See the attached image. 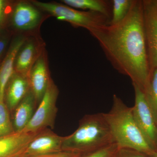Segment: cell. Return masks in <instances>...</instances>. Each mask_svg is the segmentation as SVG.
Returning a JSON list of instances; mask_svg holds the SVG:
<instances>
[{"instance_id": "1", "label": "cell", "mask_w": 157, "mask_h": 157, "mask_svg": "<svg viewBox=\"0 0 157 157\" xmlns=\"http://www.w3.org/2000/svg\"><path fill=\"white\" fill-rule=\"evenodd\" d=\"M108 60L119 73L131 78L144 94L149 86L151 72L144 23L143 2L133 0L121 21L101 25L90 31Z\"/></svg>"}, {"instance_id": "2", "label": "cell", "mask_w": 157, "mask_h": 157, "mask_svg": "<svg viewBox=\"0 0 157 157\" xmlns=\"http://www.w3.org/2000/svg\"><path fill=\"white\" fill-rule=\"evenodd\" d=\"M104 117L109 124L116 143L121 148L135 150L147 156L157 153L141 131L129 107L117 95L113 98L111 109Z\"/></svg>"}, {"instance_id": "3", "label": "cell", "mask_w": 157, "mask_h": 157, "mask_svg": "<svg viewBox=\"0 0 157 157\" xmlns=\"http://www.w3.org/2000/svg\"><path fill=\"white\" fill-rule=\"evenodd\" d=\"M115 142L104 113L88 114L73 134L63 137L62 150L84 156Z\"/></svg>"}, {"instance_id": "4", "label": "cell", "mask_w": 157, "mask_h": 157, "mask_svg": "<svg viewBox=\"0 0 157 157\" xmlns=\"http://www.w3.org/2000/svg\"><path fill=\"white\" fill-rule=\"evenodd\" d=\"M34 6L48 12L57 19L67 21L74 26L89 31L101 25L110 23L109 17L98 12L78 11L67 5L33 1Z\"/></svg>"}, {"instance_id": "5", "label": "cell", "mask_w": 157, "mask_h": 157, "mask_svg": "<svg viewBox=\"0 0 157 157\" xmlns=\"http://www.w3.org/2000/svg\"><path fill=\"white\" fill-rule=\"evenodd\" d=\"M59 91L51 79L48 88L33 117L22 132L37 133L50 128H54L57 112L56 106Z\"/></svg>"}, {"instance_id": "6", "label": "cell", "mask_w": 157, "mask_h": 157, "mask_svg": "<svg viewBox=\"0 0 157 157\" xmlns=\"http://www.w3.org/2000/svg\"><path fill=\"white\" fill-rule=\"evenodd\" d=\"M135 93V105L132 107L136 123L150 143L157 150V125L144 93L133 85Z\"/></svg>"}, {"instance_id": "7", "label": "cell", "mask_w": 157, "mask_h": 157, "mask_svg": "<svg viewBox=\"0 0 157 157\" xmlns=\"http://www.w3.org/2000/svg\"><path fill=\"white\" fill-rule=\"evenodd\" d=\"M144 23L151 73L157 69V3L156 0H144Z\"/></svg>"}, {"instance_id": "8", "label": "cell", "mask_w": 157, "mask_h": 157, "mask_svg": "<svg viewBox=\"0 0 157 157\" xmlns=\"http://www.w3.org/2000/svg\"><path fill=\"white\" fill-rule=\"evenodd\" d=\"M63 137L59 136L50 129L42 130L29 144L23 155H41L63 151Z\"/></svg>"}, {"instance_id": "9", "label": "cell", "mask_w": 157, "mask_h": 157, "mask_svg": "<svg viewBox=\"0 0 157 157\" xmlns=\"http://www.w3.org/2000/svg\"><path fill=\"white\" fill-rule=\"evenodd\" d=\"M39 132H14L0 137V157L23 156L29 144Z\"/></svg>"}, {"instance_id": "10", "label": "cell", "mask_w": 157, "mask_h": 157, "mask_svg": "<svg viewBox=\"0 0 157 157\" xmlns=\"http://www.w3.org/2000/svg\"><path fill=\"white\" fill-rule=\"evenodd\" d=\"M30 90L28 77L14 72L5 90V102L9 111H14Z\"/></svg>"}, {"instance_id": "11", "label": "cell", "mask_w": 157, "mask_h": 157, "mask_svg": "<svg viewBox=\"0 0 157 157\" xmlns=\"http://www.w3.org/2000/svg\"><path fill=\"white\" fill-rule=\"evenodd\" d=\"M47 68L45 59L40 57L34 63L29 73L30 86L37 104L42 100L50 81Z\"/></svg>"}, {"instance_id": "12", "label": "cell", "mask_w": 157, "mask_h": 157, "mask_svg": "<svg viewBox=\"0 0 157 157\" xmlns=\"http://www.w3.org/2000/svg\"><path fill=\"white\" fill-rule=\"evenodd\" d=\"M25 42L24 38H16L10 45L7 54L0 65V101H5L7 85L14 72V64L18 52Z\"/></svg>"}, {"instance_id": "13", "label": "cell", "mask_w": 157, "mask_h": 157, "mask_svg": "<svg viewBox=\"0 0 157 157\" xmlns=\"http://www.w3.org/2000/svg\"><path fill=\"white\" fill-rule=\"evenodd\" d=\"M40 19L39 11L27 3H18L13 11L12 23L14 27L21 30H28L36 27Z\"/></svg>"}, {"instance_id": "14", "label": "cell", "mask_w": 157, "mask_h": 157, "mask_svg": "<svg viewBox=\"0 0 157 157\" xmlns=\"http://www.w3.org/2000/svg\"><path fill=\"white\" fill-rule=\"evenodd\" d=\"M33 94L30 90L14 109L13 124L14 132H22L34 115L36 104Z\"/></svg>"}, {"instance_id": "15", "label": "cell", "mask_w": 157, "mask_h": 157, "mask_svg": "<svg viewBox=\"0 0 157 157\" xmlns=\"http://www.w3.org/2000/svg\"><path fill=\"white\" fill-rule=\"evenodd\" d=\"M36 49L33 42H25L17 53L14 64V71L28 77L36 59Z\"/></svg>"}, {"instance_id": "16", "label": "cell", "mask_w": 157, "mask_h": 157, "mask_svg": "<svg viewBox=\"0 0 157 157\" xmlns=\"http://www.w3.org/2000/svg\"><path fill=\"white\" fill-rule=\"evenodd\" d=\"M65 5L73 8L88 10L98 12L110 17V7L109 2L104 0H63Z\"/></svg>"}, {"instance_id": "17", "label": "cell", "mask_w": 157, "mask_h": 157, "mask_svg": "<svg viewBox=\"0 0 157 157\" xmlns=\"http://www.w3.org/2000/svg\"><path fill=\"white\" fill-rule=\"evenodd\" d=\"M132 2V0H113L112 18L109 24H116L123 20L130 11Z\"/></svg>"}, {"instance_id": "18", "label": "cell", "mask_w": 157, "mask_h": 157, "mask_svg": "<svg viewBox=\"0 0 157 157\" xmlns=\"http://www.w3.org/2000/svg\"><path fill=\"white\" fill-rule=\"evenodd\" d=\"M144 95L157 125V69L152 71L149 86Z\"/></svg>"}, {"instance_id": "19", "label": "cell", "mask_w": 157, "mask_h": 157, "mask_svg": "<svg viewBox=\"0 0 157 157\" xmlns=\"http://www.w3.org/2000/svg\"><path fill=\"white\" fill-rule=\"evenodd\" d=\"M9 110L4 101H0V137L14 133Z\"/></svg>"}, {"instance_id": "20", "label": "cell", "mask_w": 157, "mask_h": 157, "mask_svg": "<svg viewBox=\"0 0 157 157\" xmlns=\"http://www.w3.org/2000/svg\"><path fill=\"white\" fill-rule=\"evenodd\" d=\"M120 148L115 142L82 157H117Z\"/></svg>"}, {"instance_id": "21", "label": "cell", "mask_w": 157, "mask_h": 157, "mask_svg": "<svg viewBox=\"0 0 157 157\" xmlns=\"http://www.w3.org/2000/svg\"><path fill=\"white\" fill-rule=\"evenodd\" d=\"M117 157H148V156L132 149L121 148Z\"/></svg>"}, {"instance_id": "22", "label": "cell", "mask_w": 157, "mask_h": 157, "mask_svg": "<svg viewBox=\"0 0 157 157\" xmlns=\"http://www.w3.org/2000/svg\"><path fill=\"white\" fill-rule=\"evenodd\" d=\"M81 155L72 152L63 151L51 154L36 156H23L21 157H82Z\"/></svg>"}, {"instance_id": "23", "label": "cell", "mask_w": 157, "mask_h": 157, "mask_svg": "<svg viewBox=\"0 0 157 157\" xmlns=\"http://www.w3.org/2000/svg\"><path fill=\"white\" fill-rule=\"evenodd\" d=\"M6 2L5 1L0 0V25H2L5 21L6 17Z\"/></svg>"}, {"instance_id": "24", "label": "cell", "mask_w": 157, "mask_h": 157, "mask_svg": "<svg viewBox=\"0 0 157 157\" xmlns=\"http://www.w3.org/2000/svg\"><path fill=\"white\" fill-rule=\"evenodd\" d=\"M8 42V40L7 38L0 36V58L6 50Z\"/></svg>"}, {"instance_id": "25", "label": "cell", "mask_w": 157, "mask_h": 157, "mask_svg": "<svg viewBox=\"0 0 157 157\" xmlns=\"http://www.w3.org/2000/svg\"><path fill=\"white\" fill-rule=\"evenodd\" d=\"M148 157H157V153L151 156H148Z\"/></svg>"}, {"instance_id": "26", "label": "cell", "mask_w": 157, "mask_h": 157, "mask_svg": "<svg viewBox=\"0 0 157 157\" xmlns=\"http://www.w3.org/2000/svg\"><path fill=\"white\" fill-rule=\"evenodd\" d=\"M156 2H157V0H156Z\"/></svg>"}, {"instance_id": "27", "label": "cell", "mask_w": 157, "mask_h": 157, "mask_svg": "<svg viewBox=\"0 0 157 157\" xmlns=\"http://www.w3.org/2000/svg\"></svg>"}]
</instances>
